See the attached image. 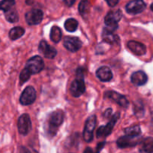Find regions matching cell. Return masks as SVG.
Returning a JSON list of instances; mask_svg holds the SVG:
<instances>
[{
    "mask_svg": "<svg viewBox=\"0 0 153 153\" xmlns=\"http://www.w3.org/2000/svg\"><path fill=\"white\" fill-rule=\"evenodd\" d=\"M79 12L81 14L82 17H86V16L87 15L88 13H89V2L88 0H81L79 4Z\"/></svg>",
    "mask_w": 153,
    "mask_h": 153,
    "instance_id": "cell-25",
    "label": "cell"
},
{
    "mask_svg": "<svg viewBox=\"0 0 153 153\" xmlns=\"http://www.w3.org/2000/svg\"><path fill=\"white\" fill-rule=\"evenodd\" d=\"M62 33L60 28L56 26H53L51 30V34H50V38L51 41L54 43H59L62 39Z\"/></svg>",
    "mask_w": 153,
    "mask_h": 153,
    "instance_id": "cell-20",
    "label": "cell"
},
{
    "mask_svg": "<svg viewBox=\"0 0 153 153\" xmlns=\"http://www.w3.org/2000/svg\"><path fill=\"white\" fill-rule=\"evenodd\" d=\"M38 51L43 53L44 56L48 59H53L57 55L56 50L48 45L45 41H42L39 43Z\"/></svg>",
    "mask_w": 153,
    "mask_h": 153,
    "instance_id": "cell-14",
    "label": "cell"
},
{
    "mask_svg": "<svg viewBox=\"0 0 153 153\" xmlns=\"http://www.w3.org/2000/svg\"><path fill=\"white\" fill-rule=\"evenodd\" d=\"M131 80L134 85L143 86L146 83L148 77L145 72H143V71H138L134 72L132 74L131 76Z\"/></svg>",
    "mask_w": 153,
    "mask_h": 153,
    "instance_id": "cell-17",
    "label": "cell"
},
{
    "mask_svg": "<svg viewBox=\"0 0 153 153\" xmlns=\"http://www.w3.org/2000/svg\"><path fill=\"white\" fill-rule=\"evenodd\" d=\"M104 97L113 100L115 102H117V104H120L123 107H126V108L129 105L128 101L126 97L123 96L121 94L118 93V92H114V91H108V92H106L104 93Z\"/></svg>",
    "mask_w": 153,
    "mask_h": 153,
    "instance_id": "cell-13",
    "label": "cell"
},
{
    "mask_svg": "<svg viewBox=\"0 0 153 153\" xmlns=\"http://www.w3.org/2000/svg\"><path fill=\"white\" fill-rule=\"evenodd\" d=\"M96 126V116L92 115L87 119L85 124L83 137L86 142L89 143L93 139V132Z\"/></svg>",
    "mask_w": 153,
    "mask_h": 153,
    "instance_id": "cell-6",
    "label": "cell"
},
{
    "mask_svg": "<svg viewBox=\"0 0 153 153\" xmlns=\"http://www.w3.org/2000/svg\"><path fill=\"white\" fill-rule=\"evenodd\" d=\"M123 17V12L121 10H116V11H111L106 15L104 19V23L107 27V30L110 32H114L118 28V23Z\"/></svg>",
    "mask_w": 153,
    "mask_h": 153,
    "instance_id": "cell-2",
    "label": "cell"
},
{
    "mask_svg": "<svg viewBox=\"0 0 153 153\" xmlns=\"http://www.w3.org/2000/svg\"><path fill=\"white\" fill-rule=\"evenodd\" d=\"M5 13V18L6 20H8V22L10 23H16L19 20V17H18V14H17V11L15 9H10L9 11H6Z\"/></svg>",
    "mask_w": 153,
    "mask_h": 153,
    "instance_id": "cell-24",
    "label": "cell"
},
{
    "mask_svg": "<svg viewBox=\"0 0 153 153\" xmlns=\"http://www.w3.org/2000/svg\"><path fill=\"white\" fill-rule=\"evenodd\" d=\"M111 113H112L111 109H110V108L107 109V110L105 111V113H104V117H107V118H108L110 115H111Z\"/></svg>",
    "mask_w": 153,
    "mask_h": 153,
    "instance_id": "cell-32",
    "label": "cell"
},
{
    "mask_svg": "<svg viewBox=\"0 0 153 153\" xmlns=\"http://www.w3.org/2000/svg\"><path fill=\"white\" fill-rule=\"evenodd\" d=\"M21 152L22 153H38L35 149L26 148V147H22Z\"/></svg>",
    "mask_w": 153,
    "mask_h": 153,
    "instance_id": "cell-28",
    "label": "cell"
},
{
    "mask_svg": "<svg viewBox=\"0 0 153 153\" xmlns=\"http://www.w3.org/2000/svg\"><path fill=\"white\" fill-rule=\"evenodd\" d=\"M140 153H152L153 152V138L147 137L140 142L139 149Z\"/></svg>",
    "mask_w": 153,
    "mask_h": 153,
    "instance_id": "cell-18",
    "label": "cell"
},
{
    "mask_svg": "<svg viewBox=\"0 0 153 153\" xmlns=\"http://www.w3.org/2000/svg\"><path fill=\"white\" fill-rule=\"evenodd\" d=\"M25 33V29L20 26L14 27L10 30L9 32V38L11 40L15 41L18 38H21Z\"/></svg>",
    "mask_w": 153,
    "mask_h": 153,
    "instance_id": "cell-21",
    "label": "cell"
},
{
    "mask_svg": "<svg viewBox=\"0 0 153 153\" xmlns=\"http://www.w3.org/2000/svg\"><path fill=\"white\" fill-rule=\"evenodd\" d=\"M128 48L133 53L137 56L144 55L146 52V48L145 45L135 41H129L128 42Z\"/></svg>",
    "mask_w": 153,
    "mask_h": 153,
    "instance_id": "cell-15",
    "label": "cell"
},
{
    "mask_svg": "<svg viewBox=\"0 0 153 153\" xmlns=\"http://www.w3.org/2000/svg\"><path fill=\"white\" fill-rule=\"evenodd\" d=\"M63 45L68 51L72 53H75L81 48L83 43H82L80 38H77V37L66 36L64 38Z\"/></svg>",
    "mask_w": 153,
    "mask_h": 153,
    "instance_id": "cell-9",
    "label": "cell"
},
{
    "mask_svg": "<svg viewBox=\"0 0 153 153\" xmlns=\"http://www.w3.org/2000/svg\"><path fill=\"white\" fill-rule=\"evenodd\" d=\"M104 145H105V142L99 143L98 144V146H97L96 149H95V152L94 153H100V152H101V150L102 149L103 147L104 146Z\"/></svg>",
    "mask_w": 153,
    "mask_h": 153,
    "instance_id": "cell-30",
    "label": "cell"
},
{
    "mask_svg": "<svg viewBox=\"0 0 153 153\" xmlns=\"http://www.w3.org/2000/svg\"><path fill=\"white\" fill-rule=\"evenodd\" d=\"M75 1H76V0H64V2H65V5L68 7L72 6V5L74 4Z\"/></svg>",
    "mask_w": 153,
    "mask_h": 153,
    "instance_id": "cell-31",
    "label": "cell"
},
{
    "mask_svg": "<svg viewBox=\"0 0 153 153\" xmlns=\"http://www.w3.org/2000/svg\"><path fill=\"white\" fill-rule=\"evenodd\" d=\"M102 38L104 42L110 44V45L117 44L119 42V40H120V38H119V37L117 35L113 34V32H110V31L107 30L105 28L103 30Z\"/></svg>",
    "mask_w": 153,
    "mask_h": 153,
    "instance_id": "cell-19",
    "label": "cell"
},
{
    "mask_svg": "<svg viewBox=\"0 0 153 153\" xmlns=\"http://www.w3.org/2000/svg\"><path fill=\"white\" fill-rule=\"evenodd\" d=\"M106 2H107V4L109 5V6L110 7H114L118 4L119 1L120 0H105Z\"/></svg>",
    "mask_w": 153,
    "mask_h": 153,
    "instance_id": "cell-29",
    "label": "cell"
},
{
    "mask_svg": "<svg viewBox=\"0 0 153 153\" xmlns=\"http://www.w3.org/2000/svg\"><path fill=\"white\" fill-rule=\"evenodd\" d=\"M120 113H116L112 117L111 120L107 123V126H101L98 129V131H97V137H107L108 135H110L112 133V131H113V129L114 128L115 125H116L117 122L120 119Z\"/></svg>",
    "mask_w": 153,
    "mask_h": 153,
    "instance_id": "cell-5",
    "label": "cell"
},
{
    "mask_svg": "<svg viewBox=\"0 0 153 153\" xmlns=\"http://www.w3.org/2000/svg\"><path fill=\"white\" fill-rule=\"evenodd\" d=\"M17 128L19 133L22 135H27L32 130V122L30 117L25 113L21 115L17 122Z\"/></svg>",
    "mask_w": 153,
    "mask_h": 153,
    "instance_id": "cell-7",
    "label": "cell"
},
{
    "mask_svg": "<svg viewBox=\"0 0 153 153\" xmlns=\"http://www.w3.org/2000/svg\"><path fill=\"white\" fill-rule=\"evenodd\" d=\"M124 131L126 135L130 137H139L141 134L140 127L139 126H134L131 127L126 128Z\"/></svg>",
    "mask_w": 153,
    "mask_h": 153,
    "instance_id": "cell-23",
    "label": "cell"
},
{
    "mask_svg": "<svg viewBox=\"0 0 153 153\" xmlns=\"http://www.w3.org/2000/svg\"><path fill=\"white\" fill-rule=\"evenodd\" d=\"M141 137L140 136L139 137H130V136H123L121 137L117 140V146L119 148L124 149L127 148V147H131L137 145L139 143L141 142Z\"/></svg>",
    "mask_w": 153,
    "mask_h": 153,
    "instance_id": "cell-12",
    "label": "cell"
},
{
    "mask_svg": "<svg viewBox=\"0 0 153 153\" xmlns=\"http://www.w3.org/2000/svg\"><path fill=\"white\" fill-rule=\"evenodd\" d=\"M65 29L70 32H74L76 30L78 26V22L74 18H69L65 22Z\"/></svg>",
    "mask_w": 153,
    "mask_h": 153,
    "instance_id": "cell-22",
    "label": "cell"
},
{
    "mask_svg": "<svg viewBox=\"0 0 153 153\" xmlns=\"http://www.w3.org/2000/svg\"><path fill=\"white\" fill-rule=\"evenodd\" d=\"M32 74H35L42 71L45 68V62L39 56H35L26 62V67Z\"/></svg>",
    "mask_w": 153,
    "mask_h": 153,
    "instance_id": "cell-4",
    "label": "cell"
},
{
    "mask_svg": "<svg viewBox=\"0 0 153 153\" xmlns=\"http://www.w3.org/2000/svg\"><path fill=\"white\" fill-rule=\"evenodd\" d=\"M36 99V92L33 86H27L22 92L20 102L22 105L27 106L33 104Z\"/></svg>",
    "mask_w": 153,
    "mask_h": 153,
    "instance_id": "cell-8",
    "label": "cell"
},
{
    "mask_svg": "<svg viewBox=\"0 0 153 153\" xmlns=\"http://www.w3.org/2000/svg\"><path fill=\"white\" fill-rule=\"evenodd\" d=\"M15 5V0H2L0 2V10L5 12L9 11Z\"/></svg>",
    "mask_w": 153,
    "mask_h": 153,
    "instance_id": "cell-26",
    "label": "cell"
},
{
    "mask_svg": "<svg viewBox=\"0 0 153 153\" xmlns=\"http://www.w3.org/2000/svg\"><path fill=\"white\" fill-rule=\"evenodd\" d=\"M76 77L71 83L70 86V92L72 96L78 98L81 96L86 91V85H85L83 76L76 75Z\"/></svg>",
    "mask_w": 153,
    "mask_h": 153,
    "instance_id": "cell-3",
    "label": "cell"
},
{
    "mask_svg": "<svg viewBox=\"0 0 153 153\" xmlns=\"http://www.w3.org/2000/svg\"><path fill=\"white\" fill-rule=\"evenodd\" d=\"M65 119V113L62 110H57L50 115L48 122V132L51 136L56 134L59 126L62 124Z\"/></svg>",
    "mask_w": 153,
    "mask_h": 153,
    "instance_id": "cell-1",
    "label": "cell"
},
{
    "mask_svg": "<svg viewBox=\"0 0 153 153\" xmlns=\"http://www.w3.org/2000/svg\"><path fill=\"white\" fill-rule=\"evenodd\" d=\"M146 7V5L143 0H132L126 5V9L128 14H137L143 12Z\"/></svg>",
    "mask_w": 153,
    "mask_h": 153,
    "instance_id": "cell-11",
    "label": "cell"
},
{
    "mask_svg": "<svg viewBox=\"0 0 153 153\" xmlns=\"http://www.w3.org/2000/svg\"><path fill=\"white\" fill-rule=\"evenodd\" d=\"M151 9H152V11H153V3L152 4V5H151Z\"/></svg>",
    "mask_w": 153,
    "mask_h": 153,
    "instance_id": "cell-34",
    "label": "cell"
},
{
    "mask_svg": "<svg viewBox=\"0 0 153 153\" xmlns=\"http://www.w3.org/2000/svg\"><path fill=\"white\" fill-rule=\"evenodd\" d=\"M32 74L30 73L29 70H28L26 68H25L24 69H23V71H21L20 74V84H23L24 83H26L27 80H29L30 76H32Z\"/></svg>",
    "mask_w": 153,
    "mask_h": 153,
    "instance_id": "cell-27",
    "label": "cell"
},
{
    "mask_svg": "<svg viewBox=\"0 0 153 153\" xmlns=\"http://www.w3.org/2000/svg\"><path fill=\"white\" fill-rule=\"evenodd\" d=\"M43 11L40 9H33L25 15L26 23L30 26L38 25L43 20Z\"/></svg>",
    "mask_w": 153,
    "mask_h": 153,
    "instance_id": "cell-10",
    "label": "cell"
},
{
    "mask_svg": "<svg viewBox=\"0 0 153 153\" xmlns=\"http://www.w3.org/2000/svg\"><path fill=\"white\" fill-rule=\"evenodd\" d=\"M96 76L102 82H109L113 79V73L107 66L99 68L96 71Z\"/></svg>",
    "mask_w": 153,
    "mask_h": 153,
    "instance_id": "cell-16",
    "label": "cell"
},
{
    "mask_svg": "<svg viewBox=\"0 0 153 153\" xmlns=\"http://www.w3.org/2000/svg\"><path fill=\"white\" fill-rule=\"evenodd\" d=\"M83 153H94V152L90 147H87V148L84 150V152Z\"/></svg>",
    "mask_w": 153,
    "mask_h": 153,
    "instance_id": "cell-33",
    "label": "cell"
}]
</instances>
